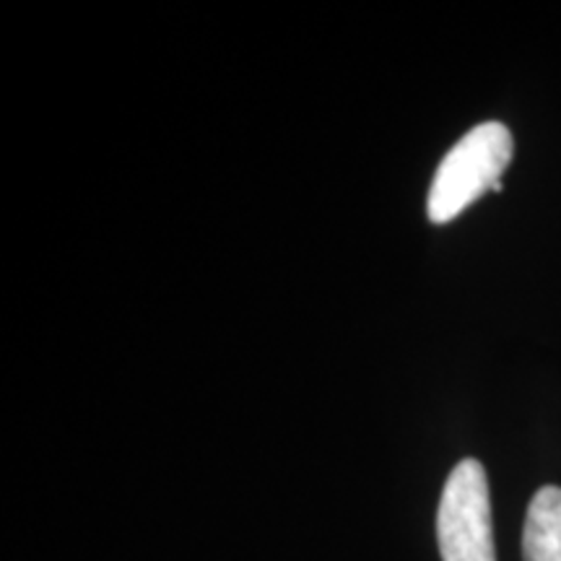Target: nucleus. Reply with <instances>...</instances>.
<instances>
[{"label":"nucleus","instance_id":"1","mask_svg":"<svg viewBox=\"0 0 561 561\" xmlns=\"http://www.w3.org/2000/svg\"><path fill=\"white\" fill-rule=\"evenodd\" d=\"M515 153V140L504 123H481L468 130L439 161L426 201L434 224H447L473 206L483 193H502V174Z\"/></svg>","mask_w":561,"mask_h":561},{"label":"nucleus","instance_id":"2","mask_svg":"<svg viewBox=\"0 0 561 561\" xmlns=\"http://www.w3.org/2000/svg\"><path fill=\"white\" fill-rule=\"evenodd\" d=\"M437 543L442 561H496L489 479L479 460L453 468L437 510Z\"/></svg>","mask_w":561,"mask_h":561},{"label":"nucleus","instance_id":"3","mask_svg":"<svg viewBox=\"0 0 561 561\" xmlns=\"http://www.w3.org/2000/svg\"><path fill=\"white\" fill-rule=\"evenodd\" d=\"M525 561H561V489L543 486L530 500L523 530Z\"/></svg>","mask_w":561,"mask_h":561}]
</instances>
